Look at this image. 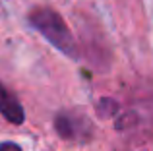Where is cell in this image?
Here are the masks:
<instances>
[{
    "label": "cell",
    "mask_w": 153,
    "mask_h": 151,
    "mask_svg": "<svg viewBox=\"0 0 153 151\" xmlns=\"http://www.w3.org/2000/svg\"><path fill=\"white\" fill-rule=\"evenodd\" d=\"M99 113L103 114V116H111V114L116 113V103L114 101H108V99H103L101 103H99Z\"/></svg>",
    "instance_id": "4"
},
{
    "label": "cell",
    "mask_w": 153,
    "mask_h": 151,
    "mask_svg": "<svg viewBox=\"0 0 153 151\" xmlns=\"http://www.w3.org/2000/svg\"><path fill=\"white\" fill-rule=\"evenodd\" d=\"M83 126H89L87 120L79 122V116L70 113H60L54 120V128L62 140H79L83 136Z\"/></svg>",
    "instance_id": "2"
},
{
    "label": "cell",
    "mask_w": 153,
    "mask_h": 151,
    "mask_svg": "<svg viewBox=\"0 0 153 151\" xmlns=\"http://www.w3.org/2000/svg\"><path fill=\"white\" fill-rule=\"evenodd\" d=\"M0 151H22V147L14 141H4V144H0Z\"/></svg>",
    "instance_id": "5"
},
{
    "label": "cell",
    "mask_w": 153,
    "mask_h": 151,
    "mask_svg": "<svg viewBox=\"0 0 153 151\" xmlns=\"http://www.w3.org/2000/svg\"><path fill=\"white\" fill-rule=\"evenodd\" d=\"M0 113L4 114L8 122L12 124H22L25 113H23V107L19 105V101L6 89V87L0 83Z\"/></svg>",
    "instance_id": "3"
},
{
    "label": "cell",
    "mask_w": 153,
    "mask_h": 151,
    "mask_svg": "<svg viewBox=\"0 0 153 151\" xmlns=\"http://www.w3.org/2000/svg\"><path fill=\"white\" fill-rule=\"evenodd\" d=\"M29 21L52 47L60 50V53L68 54L72 58H78V47L72 37L68 25L64 23V19L60 18V14H56L51 8H35L29 14Z\"/></svg>",
    "instance_id": "1"
}]
</instances>
